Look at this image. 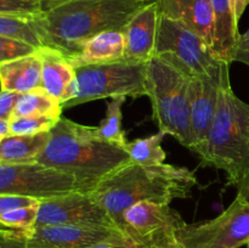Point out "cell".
<instances>
[{
  "label": "cell",
  "mask_w": 249,
  "mask_h": 248,
  "mask_svg": "<svg viewBox=\"0 0 249 248\" xmlns=\"http://www.w3.org/2000/svg\"><path fill=\"white\" fill-rule=\"evenodd\" d=\"M197 182L195 172L186 167L142 165L130 160L100 180L90 192L123 232V214L131 206L139 202L170 204L187 198Z\"/></svg>",
  "instance_id": "1"
},
{
  "label": "cell",
  "mask_w": 249,
  "mask_h": 248,
  "mask_svg": "<svg viewBox=\"0 0 249 248\" xmlns=\"http://www.w3.org/2000/svg\"><path fill=\"white\" fill-rule=\"evenodd\" d=\"M155 0H73L38 17L43 46L68 58L80 53L92 36L108 31L123 32L142 7Z\"/></svg>",
  "instance_id": "2"
},
{
  "label": "cell",
  "mask_w": 249,
  "mask_h": 248,
  "mask_svg": "<svg viewBox=\"0 0 249 248\" xmlns=\"http://www.w3.org/2000/svg\"><path fill=\"white\" fill-rule=\"evenodd\" d=\"M130 160L123 147L97 138L95 126L61 117L36 162L73 175L94 189L100 180Z\"/></svg>",
  "instance_id": "3"
},
{
  "label": "cell",
  "mask_w": 249,
  "mask_h": 248,
  "mask_svg": "<svg viewBox=\"0 0 249 248\" xmlns=\"http://www.w3.org/2000/svg\"><path fill=\"white\" fill-rule=\"evenodd\" d=\"M230 65L224 62L218 107L206 141L195 153L204 165L224 170L236 186L249 173V105L233 92Z\"/></svg>",
  "instance_id": "4"
},
{
  "label": "cell",
  "mask_w": 249,
  "mask_h": 248,
  "mask_svg": "<svg viewBox=\"0 0 249 248\" xmlns=\"http://www.w3.org/2000/svg\"><path fill=\"white\" fill-rule=\"evenodd\" d=\"M146 96L151 101L160 131L174 136L182 146L192 150L190 78L160 58L152 57L146 68Z\"/></svg>",
  "instance_id": "5"
},
{
  "label": "cell",
  "mask_w": 249,
  "mask_h": 248,
  "mask_svg": "<svg viewBox=\"0 0 249 248\" xmlns=\"http://www.w3.org/2000/svg\"><path fill=\"white\" fill-rule=\"evenodd\" d=\"M146 68L147 63L126 60L75 66L74 80L61 102L62 108L107 97L146 96Z\"/></svg>",
  "instance_id": "6"
},
{
  "label": "cell",
  "mask_w": 249,
  "mask_h": 248,
  "mask_svg": "<svg viewBox=\"0 0 249 248\" xmlns=\"http://www.w3.org/2000/svg\"><path fill=\"white\" fill-rule=\"evenodd\" d=\"M187 78L211 74L220 70L219 60L208 44L192 29L177 19L160 15L155 56Z\"/></svg>",
  "instance_id": "7"
},
{
  "label": "cell",
  "mask_w": 249,
  "mask_h": 248,
  "mask_svg": "<svg viewBox=\"0 0 249 248\" xmlns=\"http://www.w3.org/2000/svg\"><path fill=\"white\" fill-rule=\"evenodd\" d=\"M249 241V204L235 198L211 220L185 223L177 232L179 248H240Z\"/></svg>",
  "instance_id": "8"
},
{
  "label": "cell",
  "mask_w": 249,
  "mask_h": 248,
  "mask_svg": "<svg viewBox=\"0 0 249 248\" xmlns=\"http://www.w3.org/2000/svg\"><path fill=\"white\" fill-rule=\"evenodd\" d=\"M78 177L40 163L0 164V195L31 197L41 201L71 191H91Z\"/></svg>",
  "instance_id": "9"
},
{
  "label": "cell",
  "mask_w": 249,
  "mask_h": 248,
  "mask_svg": "<svg viewBox=\"0 0 249 248\" xmlns=\"http://www.w3.org/2000/svg\"><path fill=\"white\" fill-rule=\"evenodd\" d=\"M186 221L169 204L139 202L123 214V232L151 248H179L177 232Z\"/></svg>",
  "instance_id": "10"
},
{
  "label": "cell",
  "mask_w": 249,
  "mask_h": 248,
  "mask_svg": "<svg viewBox=\"0 0 249 248\" xmlns=\"http://www.w3.org/2000/svg\"><path fill=\"white\" fill-rule=\"evenodd\" d=\"M36 225H101L117 228L90 191H71L41 199L38 206Z\"/></svg>",
  "instance_id": "11"
},
{
  "label": "cell",
  "mask_w": 249,
  "mask_h": 248,
  "mask_svg": "<svg viewBox=\"0 0 249 248\" xmlns=\"http://www.w3.org/2000/svg\"><path fill=\"white\" fill-rule=\"evenodd\" d=\"M123 235L111 226L36 225L26 238V248H89Z\"/></svg>",
  "instance_id": "12"
},
{
  "label": "cell",
  "mask_w": 249,
  "mask_h": 248,
  "mask_svg": "<svg viewBox=\"0 0 249 248\" xmlns=\"http://www.w3.org/2000/svg\"><path fill=\"white\" fill-rule=\"evenodd\" d=\"M224 62L220 70L211 74L190 78V117L194 135V147L191 151L194 152L206 141L213 122L218 107Z\"/></svg>",
  "instance_id": "13"
},
{
  "label": "cell",
  "mask_w": 249,
  "mask_h": 248,
  "mask_svg": "<svg viewBox=\"0 0 249 248\" xmlns=\"http://www.w3.org/2000/svg\"><path fill=\"white\" fill-rule=\"evenodd\" d=\"M158 19L157 2L152 1L128 22L122 32L124 35V60L147 63L155 56Z\"/></svg>",
  "instance_id": "14"
},
{
  "label": "cell",
  "mask_w": 249,
  "mask_h": 248,
  "mask_svg": "<svg viewBox=\"0 0 249 248\" xmlns=\"http://www.w3.org/2000/svg\"><path fill=\"white\" fill-rule=\"evenodd\" d=\"M160 15L177 19L198 34L213 51L214 17L211 0H155Z\"/></svg>",
  "instance_id": "15"
},
{
  "label": "cell",
  "mask_w": 249,
  "mask_h": 248,
  "mask_svg": "<svg viewBox=\"0 0 249 248\" xmlns=\"http://www.w3.org/2000/svg\"><path fill=\"white\" fill-rule=\"evenodd\" d=\"M41 60V88L62 102L75 77L70 58L49 46L38 49Z\"/></svg>",
  "instance_id": "16"
},
{
  "label": "cell",
  "mask_w": 249,
  "mask_h": 248,
  "mask_svg": "<svg viewBox=\"0 0 249 248\" xmlns=\"http://www.w3.org/2000/svg\"><path fill=\"white\" fill-rule=\"evenodd\" d=\"M0 87L17 94L41 88V60L38 50L31 55L0 63Z\"/></svg>",
  "instance_id": "17"
},
{
  "label": "cell",
  "mask_w": 249,
  "mask_h": 248,
  "mask_svg": "<svg viewBox=\"0 0 249 248\" xmlns=\"http://www.w3.org/2000/svg\"><path fill=\"white\" fill-rule=\"evenodd\" d=\"M124 60V35L122 32H102L90 38L74 57L70 58L73 67L105 65Z\"/></svg>",
  "instance_id": "18"
},
{
  "label": "cell",
  "mask_w": 249,
  "mask_h": 248,
  "mask_svg": "<svg viewBox=\"0 0 249 248\" xmlns=\"http://www.w3.org/2000/svg\"><path fill=\"white\" fill-rule=\"evenodd\" d=\"M214 17L213 53L219 60L233 62L240 32L233 19L230 0H211Z\"/></svg>",
  "instance_id": "19"
},
{
  "label": "cell",
  "mask_w": 249,
  "mask_h": 248,
  "mask_svg": "<svg viewBox=\"0 0 249 248\" xmlns=\"http://www.w3.org/2000/svg\"><path fill=\"white\" fill-rule=\"evenodd\" d=\"M49 133L2 138L0 140V164L36 163V157L48 142Z\"/></svg>",
  "instance_id": "20"
},
{
  "label": "cell",
  "mask_w": 249,
  "mask_h": 248,
  "mask_svg": "<svg viewBox=\"0 0 249 248\" xmlns=\"http://www.w3.org/2000/svg\"><path fill=\"white\" fill-rule=\"evenodd\" d=\"M62 109V105L57 99L51 96L43 88H39L19 94L12 117L48 116L60 119Z\"/></svg>",
  "instance_id": "21"
},
{
  "label": "cell",
  "mask_w": 249,
  "mask_h": 248,
  "mask_svg": "<svg viewBox=\"0 0 249 248\" xmlns=\"http://www.w3.org/2000/svg\"><path fill=\"white\" fill-rule=\"evenodd\" d=\"M39 16L23 17L0 14V35L24 41L36 49L41 48L43 43L39 33Z\"/></svg>",
  "instance_id": "22"
},
{
  "label": "cell",
  "mask_w": 249,
  "mask_h": 248,
  "mask_svg": "<svg viewBox=\"0 0 249 248\" xmlns=\"http://www.w3.org/2000/svg\"><path fill=\"white\" fill-rule=\"evenodd\" d=\"M165 134L160 131L148 138L135 139L126 142L124 150L128 152L133 162L142 165H157L164 163L167 153L163 150L162 142Z\"/></svg>",
  "instance_id": "23"
},
{
  "label": "cell",
  "mask_w": 249,
  "mask_h": 248,
  "mask_svg": "<svg viewBox=\"0 0 249 248\" xmlns=\"http://www.w3.org/2000/svg\"><path fill=\"white\" fill-rule=\"evenodd\" d=\"M125 96L114 97L107 104L106 116L99 126H95V133L97 138L112 145L123 147L128 142L125 138V133L122 129V106L125 102Z\"/></svg>",
  "instance_id": "24"
},
{
  "label": "cell",
  "mask_w": 249,
  "mask_h": 248,
  "mask_svg": "<svg viewBox=\"0 0 249 248\" xmlns=\"http://www.w3.org/2000/svg\"><path fill=\"white\" fill-rule=\"evenodd\" d=\"M60 119L48 116L12 117L10 119V135H36L49 133Z\"/></svg>",
  "instance_id": "25"
},
{
  "label": "cell",
  "mask_w": 249,
  "mask_h": 248,
  "mask_svg": "<svg viewBox=\"0 0 249 248\" xmlns=\"http://www.w3.org/2000/svg\"><path fill=\"white\" fill-rule=\"evenodd\" d=\"M38 204L28 207H21L14 211L6 212L0 215V221L5 225L11 228L19 229V230L31 232L36 225V218H38Z\"/></svg>",
  "instance_id": "26"
},
{
  "label": "cell",
  "mask_w": 249,
  "mask_h": 248,
  "mask_svg": "<svg viewBox=\"0 0 249 248\" xmlns=\"http://www.w3.org/2000/svg\"><path fill=\"white\" fill-rule=\"evenodd\" d=\"M0 14L36 17L43 14L40 0H0Z\"/></svg>",
  "instance_id": "27"
},
{
  "label": "cell",
  "mask_w": 249,
  "mask_h": 248,
  "mask_svg": "<svg viewBox=\"0 0 249 248\" xmlns=\"http://www.w3.org/2000/svg\"><path fill=\"white\" fill-rule=\"evenodd\" d=\"M38 49L24 41L0 35V63L36 53Z\"/></svg>",
  "instance_id": "28"
},
{
  "label": "cell",
  "mask_w": 249,
  "mask_h": 248,
  "mask_svg": "<svg viewBox=\"0 0 249 248\" xmlns=\"http://www.w3.org/2000/svg\"><path fill=\"white\" fill-rule=\"evenodd\" d=\"M39 202H40L39 199L31 198V197L0 195V215L16 208H21V207L34 206V204H38Z\"/></svg>",
  "instance_id": "29"
},
{
  "label": "cell",
  "mask_w": 249,
  "mask_h": 248,
  "mask_svg": "<svg viewBox=\"0 0 249 248\" xmlns=\"http://www.w3.org/2000/svg\"><path fill=\"white\" fill-rule=\"evenodd\" d=\"M19 94L14 91L0 90V119L10 121L14 116L15 105L18 100Z\"/></svg>",
  "instance_id": "30"
},
{
  "label": "cell",
  "mask_w": 249,
  "mask_h": 248,
  "mask_svg": "<svg viewBox=\"0 0 249 248\" xmlns=\"http://www.w3.org/2000/svg\"><path fill=\"white\" fill-rule=\"evenodd\" d=\"M89 248H151L150 246L142 245V243H139L136 241L131 240L128 236L123 235L119 236V237L111 238V240L104 241L101 243H97V245L91 246Z\"/></svg>",
  "instance_id": "31"
},
{
  "label": "cell",
  "mask_w": 249,
  "mask_h": 248,
  "mask_svg": "<svg viewBox=\"0 0 249 248\" xmlns=\"http://www.w3.org/2000/svg\"><path fill=\"white\" fill-rule=\"evenodd\" d=\"M29 232L11 228L0 221V238H27Z\"/></svg>",
  "instance_id": "32"
},
{
  "label": "cell",
  "mask_w": 249,
  "mask_h": 248,
  "mask_svg": "<svg viewBox=\"0 0 249 248\" xmlns=\"http://www.w3.org/2000/svg\"><path fill=\"white\" fill-rule=\"evenodd\" d=\"M248 5H249V0H230L231 11H232L233 19H235L236 24L240 23L241 17H242L243 14H245Z\"/></svg>",
  "instance_id": "33"
},
{
  "label": "cell",
  "mask_w": 249,
  "mask_h": 248,
  "mask_svg": "<svg viewBox=\"0 0 249 248\" xmlns=\"http://www.w3.org/2000/svg\"><path fill=\"white\" fill-rule=\"evenodd\" d=\"M236 187H237V196H236V198L249 204V173L241 179V181L236 185Z\"/></svg>",
  "instance_id": "34"
},
{
  "label": "cell",
  "mask_w": 249,
  "mask_h": 248,
  "mask_svg": "<svg viewBox=\"0 0 249 248\" xmlns=\"http://www.w3.org/2000/svg\"><path fill=\"white\" fill-rule=\"evenodd\" d=\"M0 248H26V238H0Z\"/></svg>",
  "instance_id": "35"
},
{
  "label": "cell",
  "mask_w": 249,
  "mask_h": 248,
  "mask_svg": "<svg viewBox=\"0 0 249 248\" xmlns=\"http://www.w3.org/2000/svg\"><path fill=\"white\" fill-rule=\"evenodd\" d=\"M68 1H73V0H40L41 10H43V12H48Z\"/></svg>",
  "instance_id": "36"
},
{
  "label": "cell",
  "mask_w": 249,
  "mask_h": 248,
  "mask_svg": "<svg viewBox=\"0 0 249 248\" xmlns=\"http://www.w3.org/2000/svg\"><path fill=\"white\" fill-rule=\"evenodd\" d=\"M249 50V28L246 33L241 34L240 38H238L237 45H236V53H240V51H247ZM235 56V55H233Z\"/></svg>",
  "instance_id": "37"
},
{
  "label": "cell",
  "mask_w": 249,
  "mask_h": 248,
  "mask_svg": "<svg viewBox=\"0 0 249 248\" xmlns=\"http://www.w3.org/2000/svg\"><path fill=\"white\" fill-rule=\"evenodd\" d=\"M235 61L245 63V65H247L249 67V50L236 53L235 56H233V62H235Z\"/></svg>",
  "instance_id": "38"
},
{
  "label": "cell",
  "mask_w": 249,
  "mask_h": 248,
  "mask_svg": "<svg viewBox=\"0 0 249 248\" xmlns=\"http://www.w3.org/2000/svg\"><path fill=\"white\" fill-rule=\"evenodd\" d=\"M10 135V121H2L0 119V138Z\"/></svg>",
  "instance_id": "39"
},
{
  "label": "cell",
  "mask_w": 249,
  "mask_h": 248,
  "mask_svg": "<svg viewBox=\"0 0 249 248\" xmlns=\"http://www.w3.org/2000/svg\"><path fill=\"white\" fill-rule=\"evenodd\" d=\"M247 246H248V248H249V241H248V243H247Z\"/></svg>",
  "instance_id": "40"
},
{
  "label": "cell",
  "mask_w": 249,
  "mask_h": 248,
  "mask_svg": "<svg viewBox=\"0 0 249 248\" xmlns=\"http://www.w3.org/2000/svg\"><path fill=\"white\" fill-rule=\"evenodd\" d=\"M1 139H2V138H0V140H1Z\"/></svg>",
  "instance_id": "41"
}]
</instances>
